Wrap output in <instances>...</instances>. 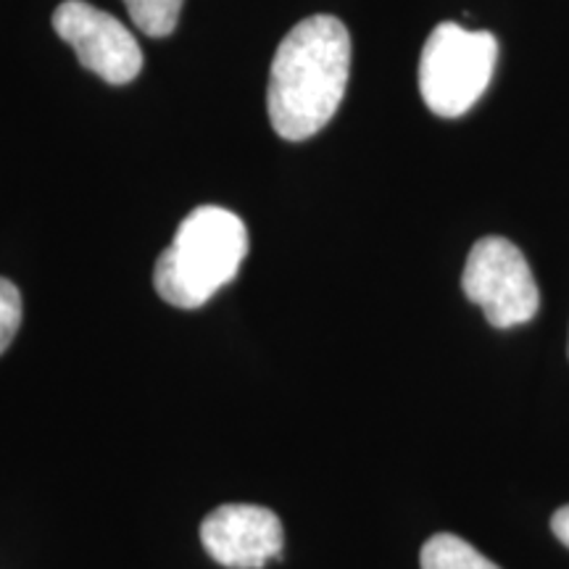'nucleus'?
Instances as JSON below:
<instances>
[{
  "instance_id": "39448f33",
  "label": "nucleus",
  "mask_w": 569,
  "mask_h": 569,
  "mask_svg": "<svg viewBox=\"0 0 569 569\" xmlns=\"http://www.w3.org/2000/svg\"><path fill=\"white\" fill-rule=\"evenodd\" d=\"M53 30L92 74L109 84H127L142 71V51L119 19L84 0H63L53 13Z\"/></svg>"
},
{
  "instance_id": "9d476101",
  "label": "nucleus",
  "mask_w": 569,
  "mask_h": 569,
  "mask_svg": "<svg viewBox=\"0 0 569 569\" xmlns=\"http://www.w3.org/2000/svg\"><path fill=\"white\" fill-rule=\"evenodd\" d=\"M551 530L553 536H557L569 549V507H561L557 515L551 517Z\"/></svg>"
},
{
  "instance_id": "f257e3e1",
  "label": "nucleus",
  "mask_w": 569,
  "mask_h": 569,
  "mask_svg": "<svg viewBox=\"0 0 569 569\" xmlns=\"http://www.w3.org/2000/svg\"><path fill=\"white\" fill-rule=\"evenodd\" d=\"M351 77V34L330 13L309 17L284 34L269 71L267 111L282 140L301 142L330 124Z\"/></svg>"
},
{
  "instance_id": "20e7f679",
  "label": "nucleus",
  "mask_w": 569,
  "mask_h": 569,
  "mask_svg": "<svg viewBox=\"0 0 569 569\" xmlns=\"http://www.w3.org/2000/svg\"><path fill=\"white\" fill-rule=\"evenodd\" d=\"M461 288L498 330L530 322L540 309L538 282L528 259L507 238L488 234L467 256Z\"/></svg>"
},
{
  "instance_id": "7ed1b4c3",
  "label": "nucleus",
  "mask_w": 569,
  "mask_h": 569,
  "mask_svg": "<svg viewBox=\"0 0 569 569\" xmlns=\"http://www.w3.org/2000/svg\"><path fill=\"white\" fill-rule=\"evenodd\" d=\"M498 61V40L490 32L465 30L443 21L430 32L419 59V92L427 109L459 119L486 96Z\"/></svg>"
},
{
  "instance_id": "f03ea898",
  "label": "nucleus",
  "mask_w": 569,
  "mask_h": 569,
  "mask_svg": "<svg viewBox=\"0 0 569 569\" xmlns=\"http://www.w3.org/2000/svg\"><path fill=\"white\" fill-rule=\"evenodd\" d=\"M248 256L246 222L222 206H198L156 261V293L177 309H201L238 277Z\"/></svg>"
},
{
  "instance_id": "6e6552de",
  "label": "nucleus",
  "mask_w": 569,
  "mask_h": 569,
  "mask_svg": "<svg viewBox=\"0 0 569 569\" xmlns=\"http://www.w3.org/2000/svg\"><path fill=\"white\" fill-rule=\"evenodd\" d=\"M184 0H124L132 24L148 38H169L180 21Z\"/></svg>"
},
{
  "instance_id": "423d86ee",
  "label": "nucleus",
  "mask_w": 569,
  "mask_h": 569,
  "mask_svg": "<svg viewBox=\"0 0 569 569\" xmlns=\"http://www.w3.org/2000/svg\"><path fill=\"white\" fill-rule=\"evenodd\" d=\"M201 543L227 569H264L282 559L284 532L274 511L256 503H224L201 522Z\"/></svg>"
},
{
  "instance_id": "1a4fd4ad",
  "label": "nucleus",
  "mask_w": 569,
  "mask_h": 569,
  "mask_svg": "<svg viewBox=\"0 0 569 569\" xmlns=\"http://www.w3.org/2000/svg\"><path fill=\"white\" fill-rule=\"evenodd\" d=\"M21 325V293L6 277H0V353L17 338Z\"/></svg>"
},
{
  "instance_id": "0eeeda50",
  "label": "nucleus",
  "mask_w": 569,
  "mask_h": 569,
  "mask_svg": "<svg viewBox=\"0 0 569 569\" xmlns=\"http://www.w3.org/2000/svg\"><path fill=\"white\" fill-rule=\"evenodd\" d=\"M419 565L422 569H501L451 532H438L427 540L419 553Z\"/></svg>"
}]
</instances>
